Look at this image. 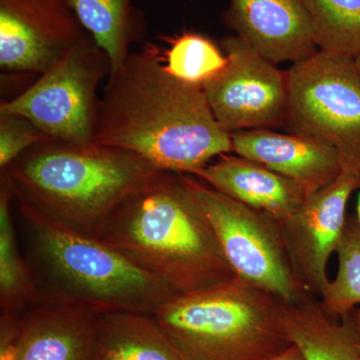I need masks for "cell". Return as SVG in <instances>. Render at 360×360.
Instances as JSON below:
<instances>
[{
  "label": "cell",
  "instance_id": "obj_1",
  "mask_svg": "<svg viewBox=\"0 0 360 360\" xmlns=\"http://www.w3.org/2000/svg\"><path fill=\"white\" fill-rule=\"evenodd\" d=\"M92 143L125 149L162 172L194 175L233 153L202 85L170 75L155 49L131 51L99 97Z\"/></svg>",
  "mask_w": 360,
  "mask_h": 360
},
{
  "label": "cell",
  "instance_id": "obj_2",
  "mask_svg": "<svg viewBox=\"0 0 360 360\" xmlns=\"http://www.w3.org/2000/svg\"><path fill=\"white\" fill-rule=\"evenodd\" d=\"M97 239L175 295L236 277L189 174L160 172L115 208Z\"/></svg>",
  "mask_w": 360,
  "mask_h": 360
},
{
  "label": "cell",
  "instance_id": "obj_3",
  "mask_svg": "<svg viewBox=\"0 0 360 360\" xmlns=\"http://www.w3.org/2000/svg\"><path fill=\"white\" fill-rule=\"evenodd\" d=\"M13 215L37 304L153 314L175 295L98 239L65 229L14 195Z\"/></svg>",
  "mask_w": 360,
  "mask_h": 360
},
{
  "label": "cell",
  "instance_id": "obj_4",
  "mask_svg": "<svg viewBox=\"0 0 360 360\" xmlns=\"http://www.w3.org/2000/svg\"><path fill=\"white\" fill-rule=\"evenodd\" d=\"M161 172L125 149L51 139L26 150L0 177L46 219L97 239L115 208Z\"/></svg>",
  "mask_w": 360,
  "mask_h": 360
},
{
  "label": "cell",
  "instance_id": "obj_5",
  "mask_svg": "<svg viewBox=\"0 0 360 360\" xmlns=\"http://www.w3.org/2000/svg\"><path fill=\"white\" fill-rule=\"evenodd\" d=\"M283 307L236 276L172 296L153 315L182 360H270L293 345Z\"/></svg>",
  "mask_w": 360,
  "mask_h": 360
},
{
  "label": "cell",
  "instance_id": "obj_6",
  "mask_svg": "<svg viewBox=\"0 0 360 360\" xmlns=\"http://www.w3.org/2000/svg\"><path fill=\"white\" fill-rule=\"evenodd\" d=\"M284 125L338 151L342 172L360 182V73L354 60L319 51L286 71Z\"/></svg>",
  "mask_w": 360,
  "mask_h": 360
},
{
  "label": "cell",
  "instance_id": "obj_7",
  "mask_svg": "<svg viewBox=\"0 0 360 360\" xmlns=\"http://www.w3.org/2000/svg\"><path fill=\"white\" fill-rule=\"evenodd\" d=\"M112 65L91 35L56 59L18 96L0 104V113L25 116L54 141H94L97 89Z\"/></svg>",
  "mask_w": 360,
  "mask_h": 360
},
{
  "label": "cell",
  "instance_id": "obj_8",
  "mask_svg": "<svg viewBox=\"0 0 360 360\" xmlns=\"http://www.w3.org/2000/svg\"><path fill=\"white\" fill-rule=\"evenodd\" d=\"M191 184L236 276L290 302L310 295L286 248L281 225L191 175Z\"/></svg>",
  "mask_w": 360,
  "mask_h": 360
},
{
  "label": "cell",
  "instance_id": "obj_9",
  "mask_svg": "<svg viewBox=\"0 0 360 360\" xmlns=\"http://www.w3.org/2000/svg\"><path fill=\"white\" fill-rule=\"evenodd\" d=\"M227 65L203 84L213 115L229 134L281 127L288 103L286 71L238 35L221 40Z\"/></svg>",
  "mask_w": 360,
  "mask_h": 360
},
{
  "label": "cell",
  "instance_id": "obj_10",
  "mask_svg": "<svg viewBox=\"0 0 360 360\" xmlns=\"http://www.w3.org/2000/svg\"><path fill=\"white\" fill-rule=\"evenodd\" d=\"M89 33L68 0H0V68L41 75Z\"/></svg>",
  "mask_w": 360,
  "mask_h": 360
},
{
  "label": "cell",
  "instance_id": "obj_11",
  "mask_svg": "<svg viewBox=\"0 0 360 360\" xmlns=\"http://www.w3.org/2000/svg\"><path fill=\"white\" fill-rule=\"evenodd\" d=\"M359 188V180L342 172L279 222L296 274L310 295L321 297L328 286V260L345 233L348 200Z\"/></svg>",
  "mask_w": 360,
  "mask_h": 360
},
{
  "label": "cell",
  "instance_id": "obj_12",
  "mask_svg": "<svg viewBox=\"0 0 360 360\" xmlns=\"http://www.w3.org/2000/svg\"><path fill=\"white\" fill-rule=\"evenodd\" d=\"M224 20L276 65L298 63L319 51L304 0H229Z\"/></svg>",
  "mask_w": 360,
  "mask_h": 360
},
{
  "label": "cell",
  "instance_id": "obj_13",
  "mask_svg": "<svg viewBox=\"0 0 360 360\" xmlns=\"http://www.w3.org/2000/svg\"><path fill=\"white\" fill-rule=\"evenodd\" d=\"M231 141L236 155L292 180L307 194L342 174L338 151L312 137L260 129L233 132Z\"/></svg>",
  "mask_w": 360,
  "mask_h": 360
},
{
  "label": "cell",
  "instance_id": "obj_14",
  "mask_svg": "<svg viewBox=\"0 0 360 360\" xmlns=\"http://www.w3.org/2000/svg\"><path fill=\"white\" fill-rule=\"evenodd\" d=\"M20 360H99V312L33 305L20 315Z\"/></svg>",
  "mask_w": 360,
  "mask_h": 360
},
{
  "label": "cell",
  "instance_id": "obj_15",
  "mask_svg": "<svg viewBox=\"0 0 360 360\" xmlns=\"http://www.w3.org/2000/svg\"><path fill=\"white\" fill-rule=\"evenodd\" d=\"M193 176L278 224L293 214L309 195L292 180L239 155L219 156Z\"/></svg>",
  "mask_w": 360,
  "mask_h": 360
},
{
  "label": "cell",
  "instance_id": "obj_16",
  "mask_svg": "<svg viewBox=\"0 0 360 360\" xmlns=\"http://www.w3.org/2000/svg\"><path fill=\"white\" fill-rule=\"evenodd\" d=\"M283 315L288 338L305 360H360L359 340L349 321L326 314L317 296L283 302Z\"/></svg>",
  "mask_w": 360,
  "mask_h": 360
},
{
  "label": "cell",
  "instance_id": "obj_17",
  "mask_svg": "<svg viewBox=\"0 0 360 360\" xmlns=\"http://www.w3.org/2000/svg\"><path fill=\"white\" fill-rule=\"evenodd\" d=\"M99 360H182L153 314H99Z\"/></svg>",
  "mask_w": 360,
  "mask_h": 360
},
{
  "label": "cell",
  "instance_id": "obj_18",
  "mask_svg": "<svg viewBox=\"0 0 360 360\" xmlns=\"http://www.w3.org/2000/svg\"><path fill=\"white\" fill-rule=\"evenodd\" d=\"M80 23L120 68L146 32V20L132 0H68Z\"/></svg>",
  "mask_w": 360,
  "mask_h": 360
},
{
  "label": "cell",
  "instance_id": "obj_19",
  "mask_svg": "<svg viewBox=\"0 0 360 360\" xmlns=\"http://www.w3.org/2000/svg\"><path fill=\"white\" fill-rule=\"evenodd\" d=\"M13 198L11 187L0 177V315L20 316L37 300L14 226Z\"/></svg>",
  "mask_w": 360,
  "mask_h": 360
},
{
  "label": "cell",
  "instance_id": "obj_20",
  "mask_svg": "<svg viewBox=\"0 0 360 360\" xmlns=\"http://www.w3.org/2000/svg\"><path fill=\"white\" fill-rule=\"evenodd\" d=\"M319 51L341 58L360 56V0H304Z\"/></svg>",
  "mask_w": 360,
  "mask_h": 360
},
{
  "label": "cell",
  "instance_id": "obj_21",
  "mask_svg": "<svg viewBox=\"0 0 360 360\" xmlns=\"http://www.w3.org/2000/svg\"><path fill=\"white\" fill-rule=\"evenodd\" d=\"M338 269L319 300L326 314L340 319L360 304V222L347 219L338 250Z\"/></svg>",
  "mask_w": 360,
  "mask_h": 360
},
{
  "label": "cell",
  "instance_id": "obj_22",
  "mask_svg": "<svg viewBox=\"0 0 360 360\" xmlns=\"http://www.w3.org/2000/svg\"><path fill=\"white\" fill-rule=\"evenodd\" d=\"M167 41L169 47L163 65L170 75L184 82L203 85L227 65L221 47L200 33L184 32Z\"/></svg>",
  "mask_w": 360,
  "mask_h": 360
},
{
  "label": "cell",
  "instance_id": "obj_23",
  "mask_svg": "<svg viewBox=\"0 0 360 360\" xmlns=\"http://www.w3.org/2000/svg\"><path fill=\"white\" fill-rule=\"evenodd\" d=\"M51 141L25 116L0 113V172L28 149Z\"/></svg>",
  "mask_w": 360,
  "mask_h": 360
},
{
  "label": "cell",
  "instance_id": "obj_24",
  "mask_svg": "<svg viewBox=\"0 0 360 360\" xmlns=\"http://www.w3.org/2000/svg\"><path fill=\"white\" fill-rule=\"evenodd\" d=\"M20 316L0 315V360H20Z\"/></svg>",
  "mask_w": 360,
  "mask_h": 360
},
{
  "label": "cell",
  "instance_id": "obj_25",
  "mask_svg": "<svg viewBox=\"0 0 360 360\" xmlns=\"http://www.w3.org/2000/svg\"><path fill=\"white\" fill-rule=\"evenodd\" d=\"M270 360H305V357L300 347L292 345L281 354L276 355V357Z\"/></svg>",
  "mask_w": 360,
  "mask_h": 360
},
{
  "label": "cell",
  "instance_id": "obj_26",
  "mask_svg": "<svg viewBox=\"0 0 360 360\" xmlns=\"http://www.w3.org/2000/svg\"><path fill=\"white\" fill-rule=\"evenodd\" d=\"M343 317H347L348 321H349L350 324H352V328L354 329L355 333H356L357 338H359L360 343V307H354V309L350 310V311Z\"/></svg>",
  "mask_w": 360,
  "mask_h": 360
},
{
  "label": "cell",
  "instance_id": "obj_27",
  "mask_svg": "<svg viewBox=\"0 0 360 360\" xmlns=\"http://www.w3.org/2000/svg\"><path fill=\"white\" fill-rule=\"evenodd\" d=\"M357 220L360 222V193L359 195V202H357Z\"/></svg>",
  "mask_w": 360,
  "mask_h": 360
},
{
  "label": "cell",
  "instance_id": "obj_28",
  "mask_svg": "<svg viewBox=\"0 0 360 360\" xmlns=\"http://www.w3.org/2000/svg\"><path fill=\"white\" fill-rule=\"evenodd\" d=\"M354 63L355 66H356L357 70H359V72L360 73V56L359 58L354 59Z\"/></svg>",
  "mask_w": 360,
  "mask_h": 360
}]
</instances>
